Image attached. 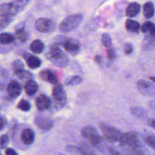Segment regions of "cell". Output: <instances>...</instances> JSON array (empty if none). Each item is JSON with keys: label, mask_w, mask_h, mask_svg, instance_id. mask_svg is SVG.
<instances>
[{"label": "cell", "mask_w": 155, "mask_h": 155, "mask_svg": "<svg viewBox=\"0 0 155 155\" xmlns=\"http://www.w3.org/2000/svg\"><path fill=\"white\" fill-rule=\"evenodd\" d=\"M118 142L121 146H128L131 148H137L140 143L137 133L133 131L122 133Z\"/></svg>", "instance_id": "ba28073f"}, {"label": "cell", "mask_w": 155, "mask_h": 155, "mask_svg": "<svg viewBox=\"0 0 155 155\" xmlns=\"http://www.w3.org/2000/svg\"><path fill=\"white\" fill-rule=\"evenodd\" d=\"M5 154V155H18L17 152L15 150H13L11 148H6Z\"/></svg>", "instance_id": "8d00e7d4"}, {"label": "cell", "mask_w": 155, "mask_h": 155, "mask_svg": "<svg viewBox=\"0 0 155 155\" xmlns=\"http://www.w3.org/2000/svg\"><path fill=\"white\" fill-rule=\"evenodd\" d=\"M106 54L109 59H113L116 57V53L113 48H108L106 50Z\"/></svg>", "instance_id": "d590c367"}, {"label": "cell", "mask_w": 155, "mask_h": 155, "mask_svg": "<svg viewBox=\"0 0 155 155\" xmlns=\"http://www.w3.org/2000/svg\"><path fill=\"white\" fill-rule=\"evenodd\" d=\"M17 108L23 111H28L30 110L31 105L30 102L25 99H21L17 105Z\"/></svg>", "instance_id": "f1b7e54d"}, {"label": "cell", "mask_w": 155, "mask_h": 155, "mask_svg": "<svg viewBox=\"0 0 155 155\" xmlns=\"http://www.w3.org/2000/svg\"><path fill=\"white\" fill-rule=\"evenodd\" d=\"M6 125V120L4 118L0 117V131L2 130Z\"/></svg>", "instance_id": "f35d334b"}, {"label": "cell", "mask_w": 155, "mask_h": 155, "mask_svg": "<svg viewBox=\"0 0 155 155\" xmlns=\"http://www.w3.org/2000/svg\"><path fill=\"white\" fill-rule=\"evenodd\" d=\"M81 134L93 147H98L103 142L104 139L102 137L93 127L87 126L83 127L81 130Z\"/></svg>", "instance_id": "277c9868"}, {"label": "cell", "mask_w": 155, "mask_h": 155, "mask_svg": "<svg viewBox=\"0 0 155 155\" xmlns=\"http://www.w3.org/2000/svg\"><path fill=\"white\" fill-rule=\"evenodd\" d=\"M140 30L143 33H148V35L155 36V24L151 21L145 22L140 27Z\"/></svg>", "instance_id": "603a6c76"}, {"label": "cell", "mask_w": 155, "mask_h": 155, "mask_svg": "<svg viewBox=\"0 0 155 155\" xmlns=\"http://www.w3.org/2000/svg\"><path fill=\"white\" fill-rule=\"evenodd\" d=\"M24 90L27 95H34L38 90V85L35 81L28 80L25 83Z\"/></svg>", "instance_id": "ac0fdd59"}, {"label": "cell", "mask_w": 155, "mask_h": 155, "mask_svg": "<svg viewBox=\"0 0 155 155\" xmlns=\"http://www.w3.org/2000/svg\"><path fill=\"white\" fill-rule=\"evenodd\" d=\"M83 16L81 14L70 15L65 17L59 24V30L62 33H68L76 29L81 24Z\"/></svg>", "instance_id": "3957f363"}, {"label": "cell", "mask_w": 155, "mask_h": 155, "mask_svg": "<svg viewBox=\"0 0 155 155\" xmlns=\"http://www.w3.org/2000/svg\"><path fill=\"white\" fill-rule=\"evenodd\" d=\"M148 124L151 127L155 129V119H150L148 120Z\"/></svg>", "instance_id": "60d3db41"}, {"label": "cell", "mask_w": 155, "mask_h": 155, "mask_svg": "<svg viewBox=\"0 0 155 155\" xmlns=\"http://www.w3.org/2000/svg\"><path fill=\"white\" fill-rule=\"evenodd\" d=\"M34 122L39 129L44 131L50 130L53 126V121L51 119L41 116H36Z\"/></svg>", "instance_id": "8fae6325"}, {"label": "cell", "mask_w": 155, "mask_h": 155, "mask_svg": "<svg viewBox=\"0 0 155 155\" xmlns=\"http://www.w3.org/2000/svg\"><path fill=\"white\" fill-rule=\"evenodd\" d=\"M23 58L25 60L28 67L31 69H36L41 65V61L39 58L28 53H24Z\"/></svg>", "instance_id": "9a60e30c"}, {"label": "cell", "mask_w": 155, "mask_h": 155, "mask_svg": "<svg viewBox=\"0 0 155 155\" xmlns=\"http://www.w3.org/2000/svg\"><path fill=\"white\" fill-rule=\"evenodd\" d=\"M28 1H15L10 2L3 3L0 5V16L13 19L19 13L22 12Z\"/></svg>", "instance_id": "7a4b0ae2"}, {"label": "cell", "mask_w": 155, "mask_h": 155, "mask_svg": "<svg viewBox=\"0 0 155 155\" xmlns=\"http://www.w3.org/2000/svg\"><path fill=\"white\" fill-rule=\"evenodd\" d=\"M155 48V36L147 35L142 42V48L145 50Z\"/></svg>", "instance_id": "7402d4cb"}, {"label": "cell", "mask_w": 155, "mask_h": 155, "mask_svg": "<svg viewBox=\"0 0 155 155\" xmlns=\"http://www.w3.org/2000/svg\"><path fill=\"white\" fill-rule=\"evenodd\" d=\"M16 75L18 77V78H19L22 80H27V81L28 80H31V79L32 78L31 73L30 72H29L28 71H27L25 70Z\"/></svg>", "instance_id": "1f68e13d"}, {"label": "cell", "mask_w": 155, "mask_h": 155, "mask_svg": "<svg viewBox=\"0 0 155 155\" xmlns=\"http://www.w3.org/2000/svg\"><path fill=\"white\" fill-rule=\"evenodd\" d=\"M9 142V137L7 134L0 136V148H5Z\"/></svg>", "instance_id": "836d02e7"}, {"label": "cell", "mask_w": 155, "mask_h": 155, "mask_svg": "<svg viewBox=\"0 0 155 155\" xmlns=\"http://www.w3.org/2000/svg\"><path fill=\"white\" fill-rule=\"evenodd\" d=\"M46 58L57 67L64 68L69 64L68 56L56 44L51 45L45 54Z\"/></svg>", "instance_id": "6da1fadb"}, {"label": "cell", "mask_w": 155, "mask_h": 155, "mask_svg": "<svg viewBox=\"0 0 155 155\" xmlns=\"http://www.w3.org/2000/svg\"><path fill=\"white\" fill-rule=\"evenodd\" d=\"M30 50L34 53H41L44 49V44L39 39L33 41L30 44Z\"/></svg>", "instance_id": "44dd1931"}, {"label": "cell", "mask_w": 155, "mask_h": 155, "mask_svg": "<svg viewBox=\"0 0 155 155\" xmlns=\"http://www.w3.org/2000/svg\"><path fill=\"white\" fill-rule=\"evenodd\" d=\"M52 97L57 109L59 110L64 107L67 102V95L61 84L58 83L54 85L52 88Z\"/></svg>", "instance_id": "8992f818"}, {"label": "cell", "mask_w": 155, "mask_h": 155, "mask_svg": "<svg viewBox=\"0 0 155 155\" xmlns=\"http://www.w3.org/2000/svg\"><path fill=\"white\" fill-rule=\"evenodd\" d=\"M20 139L21 142L27 145L32 144L35 139V134L33 131L30 128L24 129L20 135Z\"/></svg>", "instance_id": "5bb4252c"}, {"label": "cell", "mask_w": 155, "mask_h": 155, "mask_svg": "<svg viewBox=\"0 0 155 155\" xmlns=\"http://www.w3.org/2000/svg\"><path fill=\"white\" fill-rule=\"evenodd\" d=\"M94 61H95L96 63H97V64H100V63H101V62H102V58L101 56H100V55L97 54V55H96V56H94Z\"/></svg>", "instance_id": "ab89813d"}, {"label": "cell", "mask_w": 155, "mask_h": 155, "mask_svg": "<svg viewBox=\"0 0 155 155\" xmlns=\"http://www.w3.org/2000/svg\"><path fill=\"white\" fill-rule=\"evenodd\" d=\"M133 45L130 42H127L124 46V51L126 54H130L133 52Z\"/></svg>", "instance_id": "e575fe53"}, {"label": "cell", "mask_w": 155, "mask_h": 155, "mask_svg": "<svg viewBox=\"0 0 155 155\" xmlns=\"http://www.w3.org/2000/svg\"><path fill=\"white\" fill-rule=\"evenodd\" d=\"M155 13V8L151 2H147L143 5V14L147 19L151 18Z\"/></svg>", "instance_id": "ffe728a7"}, {"label": "cell", "mask_w": 155, "mask_h": 155, "mask_svg": "<svg viewBox=\"0 0 155 155\" xmlns=\"http://www.w3.org/2000/svg\"><path fill=\"white\" fill-rule=\"evenodd\" d=\"M15 39H17L21 42H25L27 41L28 38V35L25 29L15 31Z\"/></svg>", "instance_id": "4316f807"}, {"label": "cell", "mask_w": 155, "mask_h": 155, "mask_svg": "<svg viewBox=\"0 0 155 155\" xmlns=\"http://www.w3.org/2000/svg\"><path fill=\"white\" fill-rule=\"evenodd\" d=\"M139 90L144 95H150L153 94L154 86L150 82L145 80H139L137 82Z\"/></svg>", "instance_id": "2e32d148"}, {"label": "cell", "mask_w": 155, "mask_h": 155, "mask_svg": "<svg viewBox=\"0 0 155 155\" xmlns=\"http://www.w3.org/2000/svg\"><path fill=\"white\" fill-rule=\"evenodd\" d=\"M140 5L136 2H133L130 3L125 10V15L127 17L129 18H133L136 16H137L140 11Z\"/></svg>", "instance_id": "e0dca14e"}, {"label": "cell", "mask_w": 155, "mask_h": 155, "mask_svg": "<svg viewBox=\"0 0 155 155\" xmlns=\"http://www.w3.org/2000/svg\"><path fill=\"white\" fill-rule=\"evenodd\" d=\"M143 139L149 146L155 150V135H146Z\"/></svg>", "instance_id": "d6a6232c"}, {"label": "cell", "mask_w": 155, "mask_h": 155, "mask_svg": "<svg viewBox=\"0 0 155 155\" xmlns=\"http://www.w3.org/2000/svg\"><path fill=\"white\" fill-rule=\"evenodd\" d=\"M125 27L127 31L131 33H138L140 29L139 23L134 20L130 19H128L125 21Z\"/></svg>", "instance_id": "d6986e66"}, {"label": "cell", "mask_w": 155, "mask_h": 155, "mask_svg": "<svg viewBox=\"0 0 155 155\" xmlns=\"http://www.w3.org/2000/svg\"><path fill=\"white\" fill-rule=\"evenodd\" d=\"M100 130L105 139L111 142H119L122 133L117 128L104 123L99 124Z\"/></svg>", "instance_id": "52a82bcc"}, {"label": "cell", "mask_w": 155, "mask_h": 155, "mask_svg": "<svg viewBox=\"0 0 155 155\" xmlns=\"http://www.w3.org/2000/svg\"><path fill=\"white\" fill-rule=\"evenodd\" d=\"M0 155H1V153H0Z\"/></svg>", "instance_id": "7bdbcfd3"}, {"label": "cell", "mask_w": 155, "mask_h": 155, "mask_svg": "<svg viewBox=\"0 0 155 155\" xmlns=\"http://www.w3.org/2000/svg\"><path fill=\"white\" fill-rule=\"evenodd\" d=\"M131 113L133 115L137 117V118H143L147 116V113L145 111L143 108L138 107L131 108Z\"/></svg>", "instance_id": "83f0119b"}, {"label": "cell", "mask_w": 155, "mask_h": 155, "mask_svg": "<svg viewBox=\"0 0 155 155\" xmlns=\"http://www.w3.org/2000/svg\"><path fill=\"white\" fill-rule=\"evenodd\" d=\"M56 44L61 45L67 52L73 56L78 54L81 50L80 42L73 38L61 37Z\"/></svg>", "instance_id": "5b68a950"}, {"label": "cell", "mask_w": 155, "mask_h": 155, "mask_svg": "<svg viewBox=\"0 0 155 155\" xmlns=\"http://www.w3.org/2000/svg\"><path fill=\"white\" fill-rule=\"evenodd\" d=\"M56 23L53 20L47 18H40L36 21L35 24L36 30L42 33L53 31L56 28Z\"/></svg>", "instance_id": "9c48e42d"}, {"label": "cell", "mask_w": 155, "mask_h": 155, "mask_svg": "<svg viewBox=\"0 0 155 155\" xmlns=\"http://www.w3.org/2000/svg\"><path fill=\"white\" fill-rule=\"evenodd\" d=\"M15 31H18V30L25 29V23L24 22H21L15 26Z\"/></svg>", "instance_id": "74e56055"}, {"label": "cell", "mask_w": 155, "mask_h": 155, "mask_svg": "<svg viewBox=\"0 0 155 155\" xmlns=\"http://www.w3.org/2000/svg\"><path fill=\"white\" fill-rule=\"evenodd\" d=\"M82 81L81 76L78 75H74L68 76L65 79V84L68 86H74L81 84Z\"/></svg>", "instance_id": "d4e9b609"}, {"label": "cell", "mask_w": 155, "mask_h": 155, "mask_svg": "<svg viewBox=\"0 0 155 155\" xmlns=\"http://www.w3.org/2000/svg\"><path fill=\"white\" fill-rule=\"evenodd\" d=\"M13 19L0 16V30L6 28L13 21Z\"/></svg>", "instance_id": "4dcf8cb0"}, {"label": "cell", "mask_w": 155, "mask_h": 155, "mask_svg": "<svg viewBox=\"0 0 155 155\" xmlns=\"http://www.w3.org/2000/svg\"><path fill=\"white\" fill-rule=\"evenodd\" d=\"M40 78L50 84L56 85L58 83V79L53 71L50 69H44L39 73Z\"/></svg>", "instance_id": "4fadbf2b"}, {"label": "cell", "mask_w": 155, "mask_h": 155, "mask_svg": "<svg viewBox=\"0 0 155 155\" xmlns=\"http://www.w3.org/2000/svg\"><path fill=\"white\" fill-rule=\"evenodd\" d=\"M51 101L49 97L44 94H41L35 99V105L39 111H44L50 107Z\"/></svg>", "instance_id": "7c38bea8"}, {"label": "cell", "mask_w": 155, "mask_h": 155, "mask_svg": "<svg viewBox=\"0 0 155 155\" xmlns=\"http://www.w3.org/2000/svg\"><path fill=\"white\" fill-rule=\"evenodd\" d=\"M149 79L153 82L155 83V76H150Z\"/></svg>", "instance_id": "b9f144b4"}, {"label": "cell", "mask_w": 155, "mask_h": 155, "mask_svg": "<svg viewBox=\"0 0 155 155\" xmlns=\"http://www.w3.org/2000/svg\"><path fill=\"white\" fill-rule=\"evenodd\" d=\"M12 70L15 74H17L24 70V64L20 59L15 60L12 65Z\"/></svg>", "instance_id": "484cf974"}, {"label": "cell", "mask_w": 155, "mask_h": 155, "mask_svg": "<svg viewBox=\"0 0 155 155\" xmlns=\"http://www.w3.org/2000/svg\"><path fill=\"white\" fill-rule=\"evenodd\" d=\"M6 90L7 94L10 97L16 98L21 94L22 88L20 84L18 81L12 80L7 84Z\"/></svg>", "instance_id": "30bf717a"}, {"label": "cell", "mask_w": 155, "mask_h": 155, "mask_svg": "<svg viewBox=\"0 0 155 155\" xmlns=\"http://www.w3.org/2000/svg\"><path fill=\"white\" fill-rule=\"evenodd\" d=\"M102 43L104 47L106 48H110V47L111 45V39L110 36L107 33H103L101 37Z\"/></svg>", "instance_id": "f546056e"}, {"label": "cell", "mask_w": 155, "mask_h": 155, "mask_svg": "<svg viewBox=\"0 0 155 155\" xmlns=\"http://www.w3.org/2000/svg\"><path fill=\"white\" fill-rule=\"evenodd\" d=\"M15 40L14 35L9 33H0V44L2 45H8L13 43Z\"/></svg>", "instance_id": "cb8c5ba5"}]
</instances>
